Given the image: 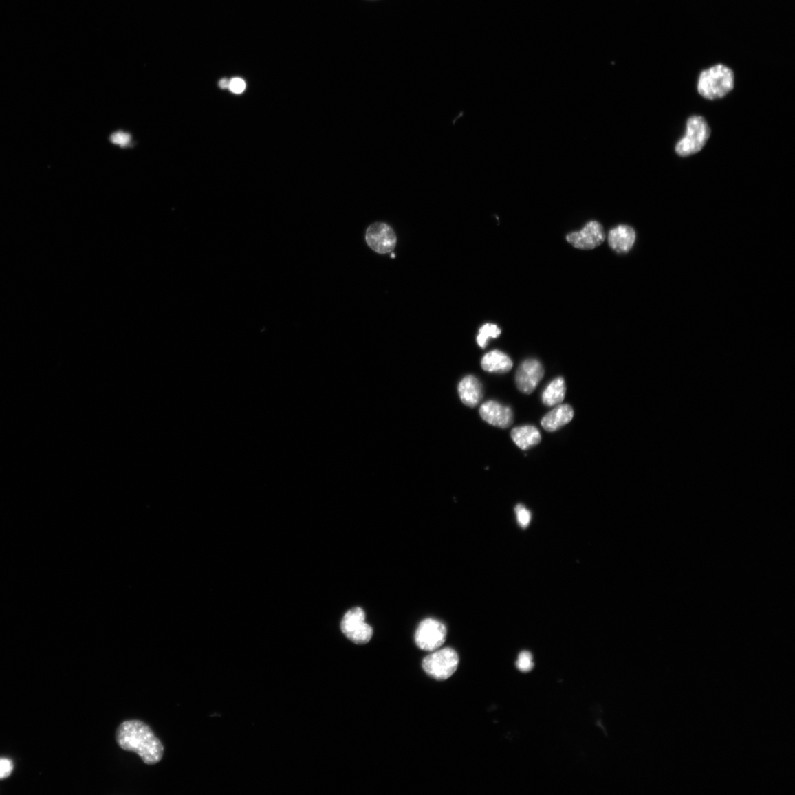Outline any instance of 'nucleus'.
I'll use <instances>...</instances> for the list:
<instances>
[{"label":"nucleus","instance_id":"f257e3e1","mask_svg":"<svg viewBox=\"0 0 795 795\" xmlns=\"http://www.w3.org/2000/svg\"><path fill=\"white\" fill-rule=\"evenodd\" d=\"M115 738L122 750L135 753L145 765H157L163 758L164 748L161 740L140 720L124 721L118 727Z\"/></svg>","mask_w":795,"mask_h":795},{"label":"nucleus","instance_id":"f03ea898","mask_svg":"<svg viewBox=\"0 0 795 795\" xmlns=\"http://www.w3.org/2000/svg\"><path fill=\"white\" fill-rule=\"evenodd\" d=\"M734 87V72L723 65L702 72L697 85L699 95L711 100L725 97Z\"/></svg>","mask_w":795,"mask_h":795},{"label":"nucleus","instance_id":"7ed1b4c3","mask_svg":"<svg viewBox=\"0 0 795 795\" xmlns=\"http://www.w3.org/2000/svg\"><path fill=\"white\" fill-rule=\"evenodd\" d=\"M710 129L702 117L693 116L688 120L684 137L676 145L679 155L686 157L702 150L710 138Z\"/></svg>","mask_w":795,"mask_h":795},{"label":"nucleus","instance_id":"20e7f679","mask_svg":"<svg viewBox=\"0 0 795 795\" xmlns=\"http://www.w3.org/2000/svg\"><path fill=\"white\" fill-rule=\"evenodd\" d=\"M423 660L424 672L437 681H446L456 672L459 656L453 648L446 647L435 651Z\"/></svg>","mask_w":795,"mask_h":795},{"label":"nucleus","instance_id":"39448f33","mask_svg":"<svg viewBox=\"0 0 795 795\" xmlns=\"http://www.w3.org/2000/svg\"><path fill=\"white\" fill-rule=\"evenodd\" d=\"M365 618V613L360 607L351 609L343 616L341 631L354 644H364L371 640L373 631Z\"/></svg>","mask_w":795,"mask_h":795},{"label":"nucleus","instance_id":"423d86ee","mask_svg":"<svg viewBox=\"0 0 795 795\" xmlns=\"http://www.w3.org/2000/svg\"><path fill=\"white\" fill-rule=\"evenodd\" d=\"M447 635L446 626L434 619L423 620L415 634V641L421 650L433 652L445 642Z\"/></svg>","mask_w":795,"mask_h":795},{"label":"nucleus","instance_id":"0eeeda50","mask_svg":"<svg viewBox=\"0 0 795 795\" xmlns=\"http://www.w3.org/2000/svg\"><path fill=\"white\" fill-rule=\"evenodd\" d=\"M366 242L379 254L392 252L396 245V236L388 224L375 223L369 227L365 235Z\"/></svg>","mask_w":795,"mask_h":795},{"label":"nucleus","instance_id":"6e6552de","mask_svg":"<svg viewBox=\"0 0 795 795\" xmlns=\"http://www.w3.org/2000/svg\"><path fill=\"white\" fill-rule=\"evenodd\" d=\"M543 374L545 370L538 360L529 359L523 362L516 375L518 389L523 393H532L543 379Z\"/></svg>","mask_w":795,"mask_h":795},{"label":"nucleus","instance_id":"1a4fd4ad","mask_svg":"<svg viewBox=\"0 0 795 795\" xmlns=\"http://www.w3.org/2000/svg\"><path fill=\"white\" fill-rule=\"evenodd\" d=\"M605 235L602 226L596 221L588 223L580 232L567 235V241L574 248L591 250L598 247L604 242Z\"/></svg>","mask_w":795,"mask_h":795},{"label":"nucleus","instance_id":"9d476101","mask_svg":"<svg viewBox=\"0 0 795 795\" xmlns=\"http://www.w3.org/2000/svg\"><path fill=\"white\" fill-rule=\"evenodd\" d=\"M479 414L488 424L499 428H508L514 422V413L510 408L496 401L485 402L480 407Z\"/></svg>","mask_w":795,"mask_h":795},{"label":"nucleus","instance_id":"9b49d317","mask_svg":"<svg viewBox=\"0 0 795 795\" xmlns=\"http://www.w3.org/2000/svg\"><path fill=\"white\" fill-rule=\"evenodd\" d=\"M635 230L627 225H620L611 230L609 235V243L611 248L617 253L624 254L629 252L635 242Z\"/></svg>","mask_w":795,"mask_h":795},{"label":"nucleus","instance_id":"f8f14e48","mask_svg":"<svg viewBox=\"0 0 795 795\" xmlns=\"http://www.w3.org/2000/svg\"><path fill=\"white\" fill-rule=\"evenodd\" d=\"M458 393L463 403L470 407H475L482 400L483 389L482 383L474 375H467L458 386Z\"/></svg>","mask_w":795,"mask_h":795},{"label":"nucleus","instance_id":"ddd939ff","mask_svg":"<svg viewBox=\"0 0 795 795\" xmlns=\"http://www.w3.org/2000/svg\"><path fill=\"white\" fill-rule=\"evenodd\" d=\"M573 408L569 404H559L543 417L541 425L545 431L554 432L569 424L574 417Z\"/></svg>","mask_w":795,"mask_h":795},{"label":"nucleus","instance_id":"4468645a","mask_svg":"<svg viewBox=\"0 0 795 795\" xmlns=\"http://www.w3.org/2000/svg\"><path fill=\"white\" fill-rule=\"evenodd\" d=\"M512 362L504 352L494 350L486 353L481 365L487 372L496 373H505L512 368Z\"/></svg>","mask_w":795,"mask_h":795},{"label":"nucleus","instance_id":"2eb2a0df","mask_svg":"<svg viewBox=\"0 0 795 795\" xmlns=\"http://www.w3.org/2000/svg\"><path fill=\"white\" fill-rule=\"evenodd\" d=\"M512 441L521 450H527L538 445L541 441V435L536 426H523L514 428L511 432Z\"/></svg>","mask_w":795,"mask_h":795},{"label":"nucleus","instance_id":"dca6fc26","mask_svg":"<svg viewBox=\"0 0 795 795\" xmlns=\"http://www.w3.org/2000/svg\"><path fill=\"white\" fill-rule=\"evenodd\" d=\"M566 385L562 378L552 380L542 394L543 403L548 406L560 404L566 395Z\"/></svg>","mask_w":795,"mask_h":795},{"label":"nucleus","instance_id":"f3484780","mask_svg":"<svg viewBox=\"0 0 795 795\" xmlns=\"http://www.w3.org/2000/svg\"><path fill=\"white\" fill-rule=\"evenodd\" d=\"M501 334V329L495 324L487 323L480 328L477 338V343L481 348L485 349L488 340L497 338Z\"/></svg>","mask_w":795,"mask_h":795},{"label":"nucleus","instance_id":"a211bd4d","mask_svg":"<svg viewBox=\"0 0 795 795\" xmlns=\"http://www.w3.org/2000/svg\"><path fill=\"white\" fill-rule=\"evenodd\" d=\"M516 666L521 672L527 673L534 666L532 662V655L528 651L521 652L518 657Z\"/></svg>","mask_w":795,"mask_h":795},{"label":"nucleus","instance_id":"6ab92c4d","mask_svg":"<svg viewBox=\"0 0 795 795\" xmlns=\"http://www.w3.org/2000/svg\"><path fill=\"white\" fill-rule=\"evenodd\" d=\"M515 512L517 517L519 525L522 528H526L530 523L531 514L530 512L522 505H516Z\"/></svg>","mask_w":795,"mask_h":795},{"label":"nucleus","instance_id":"aec40b11","mask_svg":"<svg viewBox=\"0 0 795 795\" xmlns=\"http://www.w3.org/2000/svg\"><path fill=\"white\" fill-rule=\"evenodd\" d=\"M13 771V761L6 758H0V780L8 778Z\"/></svg>","mask_w":795,"mask_h":795},{"label":"nucleus","instance_id":"412c9836","mask_svg":"<svg viewBox=\"0 0 795 795\" xmlns=\"http://www.w3.org/2000/svg\"><path fill=\"white\" fill-rule=\"evenodd\" d=\"M111 141L115 144L121 146V147H127L131 142V137L128 133L117 132L111 135Z\"/></svg>","mask_w":795,"mask_h":795},{"label":"nucleus","instance_id":"4be33fe9","mask_svg":"<svg viewBox=\"0 0 795 795\" xmlns=\"http://www.w3.org/2000/svg\"><path fill=\"white\" fill-rule=\"evenodd\" d=\"M246 88V83L245 80L240 78H234L230 80L229 90L232 92L239 95L242 94Z\"/></svg>","mask_w":795,"mask_h":795},{"label":"nucleus","instance_id":"5701e85b","mask_svg":"<svg viewBox=\"0 0 795 795\" xmlns=\"http://www.w3.org/2000/svg\"><path fill=\"white\" fill-rule=\"evenodd\" d=\"M229 83H230V80H228L226 78H224L221 81L219 82V87H221L223 89H228Z\"/></svg>","mask_w":795,"mask_h":795}]
</instances>
